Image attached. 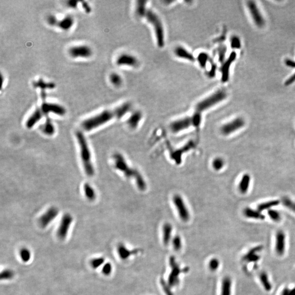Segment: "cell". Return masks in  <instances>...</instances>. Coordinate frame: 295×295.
I'll use <instances>...</instances> for the list:
<instances>
[{"label":"cell","instance_id":"1","mask_svg":"<svg viewBox=\"0 0 295 295\" xmlns=\"http://www.w3.org/2000/svg\"><path fill=\"white\" fill-rule=\"evenodd\" d=\"M114 159L116 168L122 172L126 177L134 179L138 189L140 191H144L146 189V183L142 174L137 169L130 167L121 154H115L114 155Z\"/></svg>","mask_w":295,"mask_h":295},{"label":"cell","instance_id":"2","mask_svg":"<svg viewBox=\"0 0 295 295\" xmlns=\"http://www.w3.org/2000/svg\"><path fill=\"white\" fill-rule=\"evenodd\" d=\"M77 141L79 143L81 151V156L83 164L84 169L86 174L89 177L94 176L95 171L91 161V155L85 138L81 132L76 134Z\"/></svg>","mask_w":295,"mask_h":295},{"label":"cell","instance_id":"3","mask_svg":"<svg viewBox=\"0 0 295 295\" xmlns=\"http://www.w3.org/2000/svg\"><path fill=\"white\" fill-rule=\"evenodd\" d=\"M116 118L115 110H105L93 117L85 120L81 124V127L86 131H91L99 126L106 124Z\"/></svg>","mask_w":295,"mask_h":295},{"label":"cell","instance_id":"4","mask_svg":"<svg viewBox=\"0 0 295 295\" xmlns=\"http://www.w3.org/2000/svg\"><path fill=\"white\" fill-rule=\"evenodd\" d=\"M227 97L228 94L224 89L217 90L215 93L197 103L196 106V112L202 113L203 112L220 103Z\"/></svg>","mask_w":295,"mask_h":295},{"label":"cell","instance_id":"5","mask_svg":"<svg viewBox=\"0 0 295 295\" xmlns=\"http://www.w3.org/2000/svg\"><path fill=\"white\" fill-rule=\"evenodd\" d=\"M146 20L153 27L156 40L158 47H164V32L163 24L158 15L151 10H148L145 14Z\"/></svg>","mask_w":295,"mask_h":295},{"label":"cell","instance_id":"6","mask_svg":"<svg viewBox=\"0 0 295 295\" xmlns=\"http://www.w3.org/2000/svg\"><path fill=\"white\" fill-rule=\"evenodd\" d=\"M169 265L171 267L172 270L168 277V285L170 286H177L179 283V275L180 274V273L187 272L189 270V268L186 267L183 270H181L180 267L176 262V259L173 256L170 257Z\"/></svg>","mask_w":295,"mask_h":295},{"label":"cell","instance_id":"7","mask_svg":"<svg viewBox=\"0 0 295 295\" xmlns=\"http://www.w3.org/2000/svg\"><path fill=\"white\" fill-rule=\"evenodd\" d=\"M246 124L243 118L238 117L221 126L220 131L224 135H229L242 128Z\"/></svg>","mask_w":295,"mask_h":295},{"label":"cell","instance_id":"8","mask_svg":"<svg viewBox=\"0 0 295 295\" xmlns=\"http://www.w3.org/2000/svg\"><path fill=\"white\" fill-rule=\"evenodd\" d=\"M247 7L255 24L257 27H263L265 24V21L256 3L252 1H248Z\"/></svg>","mask_w":295,"mask_h":295},{"label":"cell","instance_id":"9","mask_svg":"<svg viewBox=\"0 0 295 295\" xmlns=\"http://www.w3.org/2000/svg\"><path fill=\"white\" fill-rule=\"evenodd\" d=\"M68 53L73 58H89L93 54V50L86 45L73 46L68 50Z\"/></svg>","mask_w":295,"mask_h":295},{"label":"cell","instance_id":"10","mask_svg":"<svg viewBox=\"0 0 295 295\" xmlns=\"http://www.w3.org/2000/svg\"><path fill=\"white\" fill-rule=\"evenodd\" d=\"M173 202L177 209L179 216L184 221H187L190 219V213L185 205L184 201L179 195H176L173 197Z\"/></svg>","mask_w":295,"mask_h":295},{"label":"cell","instance_id":"11","mask_svg":"<svg viewBox=\"0 0 295 295\" xmlns=\"http://www.w3.org/2000/svg\"><path fill=\"white\" fill-rule=\"evenodd\" d=\"M41 110L44 115L49 114L50 113H54L55 114L63 116L66 113L65 108L63 106L59 104H54L43 102L41 107Z\"/></svg>","mask_w":295,"mask_h":295},{"label":"cell","instance_id":"12","mask_svg":"<svg viewBox=\"0 0 295 295\" xmlns=\"http://www.w3.org/2000/svg\"><path fill=\"white\" fill-rule=\"evenodd\" d=\"M191 126H192L191 117H187L172 122L170 125V129L173 133H178L189 128Z\"/></svg>","mask_w":295,"mask_h":295},{"label":"cell","instance_id":"13","mask_svg":"<svg viewBox=\"0 0 295 295\" xmlns=\"http://www.w3.org/2000/svg\"><path fill=\"white\" fill-rule=\"evenodd\" d=\"M237 54L236 52H232L228 59L224 61L223 65L221 67V81L223 83H226L228 81L230 76V69L231 64L236 59Z\"/></svg>","mask_w":295,"mask_h":295},{"label":"cell","instance_id":"14","mask_svg":"<svg viewBox=\"0 0 295 295\" xmlns=\"http://www.w3.org/2000/svg\"><path fill=\"white\" fill-rule=\"evenodd\" d=\"M72 220L73 219L70 214H65L62 217L58 230V236L59 238L64 239L67 237Z\"/></svg>","mask_w":295,"mask_h":295},{"label":"cell","instance_id":"15","mask_svg":"<svg viewBox=\"0 0 295 295\" xmlns=\"http://www.w3.org/2000/svg\"><path fill=\"white\" fill-rule=\"evenodd\" d=\"M116 63L119 66L136 67L138 65V60L135 57L131 54H122L118 57Z\"/></svg>","mask_w":295,"mask_h":295},{"label":"cell","instance_id":"16","mask_svg":"<svg viewBox=\"0 0 295 295\" xmlns=\"http://www.w3.org/2000/svg\"><path fill=\"white\" fill-rule=\"evenodd\" d=\"M58 213V210L57 208H50L39 219V223L40 225L43 228L46 227L56 218Z\"/></svg>","mask_w":295,"mask_h":295},{"label":"cell","instance_id":"17","mask_svg":"<svg viewBox=\"0 0 295 295\" xmlns=\"http://www.w3.org/2000/svg\"><path fill=\"white\" fill-rule=\"evenodd\" d=\"M285 250V234L282 231H278L276 234L275 251L279 256L284 255Z\"/></svg>","mask_w":295,"mask_h":295},{"label":"cell","instance_id":"18","mask_svg":"<svg viewBox=\"0 0 295 295\" xmlns=\"http://www.w3.org/2000/svg\"><path fill=\"white\" fill-rule=\"evenodd\" d=\"M262 249L263 246H256L252 248L243 257L244 260L249 262H256L258 261L260 259V256L257 253L261 251Z\"/></svg>","mask_w":295,"mask_h":295},{"label":"cell","instance_id":"19","mask_svg":"<svg viewBox=\"0 0 295 295\" xmlns=\"http://www.w3.org/2000/svg\"><path fill=\"white\" fill-rule=\"evenodd\" d=\"M174 54L177 57L180 59H184L191 62L195 60L194 55L188 50L182 46H178L176 47L174 49Z\"/></svg>","mask_w":295,"mask_h":295},{"label":"cell","instance_id":"20","mask_svg":"<svg viewBox=\"0 0 295 295\" xmlns=\"http://www.w3.org/2000/svg\"><path fill=\"white\" fill-rule=\"evenodd\" d=\"M43 115L44 114L42 113L41 108H37L26 122V125L27 128H32L42 118Z\"/></svg>","mask_w":295,"mask_h":295},{"label":"cell","instance_id":"21","mask_svg":"<svg viewBox=\"0 0 295 295\" xmlns=\"http://www.w3.org/2000/svg\"><path fill=\"white\" fill-rule=\"evenodd\" d=\"M118 252L120 257L123 260L127 259L132 254H136L140 252L139 249H135L132 251H130L123 244H119L118 246Z\"/></svg>","mask_w":295,"mask_h":295},{"label":"cell","instance_id":"22","mask_svg":"<svg viewBox=\"0 0 295 295\" xmlns=\"http://www.w3.org/2000/svg\"><path fill=\"white\" fill-rule=\"evenodd\" d=\"M251 177L249 174H244L242 176L238 185L239 191L241 193L245 194L247 192L250 187Z\"/></svg>","mask_w":295,"mask_h":295},{"label":"cell","instance_id":"23","mask_svg":"<svg viewBox=\"0 0 295 295\" xmlns=\"http://www.w3.org/2000/svg\"><path fill=\"white\" fill-rule=\"evenodd\" d=\"M244 216L249 219H257V220H264L265 216L264 214L260 212L259 210H253L250 208H246L243 210Z\"/></svg>","mask_w":295,"mask_h":295},{"label":"cell","instance_id":"24","mask_svg":"<svg viewBox=\"0 0 295 295\" xmlns=\"http://www.w3.org/2000/svg\"><path fill=\"white\" fill-rule=\"evenodd\" d=\"M75 21L71 16H67L59 21L58 26L63 31H68L73 26Z\"/></svg>","mask_w":295,"mask_h":295},{"label":"cell","instance_id":"25","mask_svg":"<svg viewBox=\"0 0 295 295\" xmlns=\"http://www.w3.org/2000/svg\"><path fill=\"white\" fill-rule=\"evenodd\" d=\"M142 118V113L140 111H136L128 118L127 124L131 128H136L140 124Z\"/></svg>","mask_w":295,"mask_h":295},{"label":"cell","instance_id":"26","mask_svg":"<svg viewBox=\"0 0 295 295\" xmlns=\"http://www.w3.org/2000/svg\"><path fill=\"white\" fill-rule=\"evenodd\" d=\"M132 108V105L129 102H125L122 104V105L118 107L115 108V112L117 115V118L120 119L126 115L127 113H128Z\"/></svg>","mask_w":295,"mask_h":295},{"label":"cell","instance_id":"27","mask_svg":"<svg viewBox=\"0 0 295 295\" xmlns=\"http://www.w3.org/2000/svg\"><path fill=\"white\" fill-rule=\"evenodd\" d=\"M232 282L229 277L224 278L222 281L221 295H231Z\"/></svg>","mask_w":295,"mask_h":295},{"label":"cell","instance_id":"28","mask_svg":"<svg viewBox=\"0 0 295 295\" xmlns=\"http://www.w3.org/2000/svg\"><path fill=\"white\" fill-rule=\"evenodd\" d=\"M33 85L35 88H40L42 91H45L46 89H53L55 87V84L54 83L45 82L42 78L39 79L37 81H35Z\"/></svg>","mask_w":295,"mask_h":295},{"label":"cell","instance_id":"29","mask_svg":"<svg viewBox=\"0 0 295 295\" xmlns=\"http://www.w3.org/2000/svg\"><path fill=\"white\" fill-rule=\"evenodd\" d=\"M279 204V201L278 200L269 201L268 202L261 203L257 206V210L260 212H262L265 210H270L272 209V208L275 207Z\"/></svg>","mask_w":295,"mask_h":295},{"label":"cell","instance_id":"30","mask_svg":"<svg viewBox=\"0 0 295 295\" xmlns=\"http://www.w3.org/2000/svg\"><path fill=\"white\" fill-rule=\"evenodd\" d=\"M172 231V227L171 225L169 223L165 224L163 228L164 242L165 244H168L170 241L171 238Z\"/></svg>","mask_w":295,"mask_h":295},{"label":"cell","instance_id":"31","mask_svg":"<svg viewBox=\"0 0 295 295\" xmlns=\"http://www.w3.org/2000/svg\"><path fill=\"white\" fill-rule=\"evenodd\" d=\"M146 1H137L136 7V13L140 16H145L148 9L146 8Z\"/></svg>","mask_w":295,"mask_h":295},{"label":"cell","instance_id":"32","mask_svg":"<svg viewBox=\"0 0 295 295\" xmlns=\"http://www.w3.org/2000/svg\"><path fill=\"white\" fill-rule=\"evenodd\" d=\"M260 279L264 288L267 291H270L272 290V286L269 281L268 275L265 272H262L260 275Z\"/></svg>","mask_w":295,"mask_h":295},{"label":"cell","instance_id":"33","mask_svg":"<svg viewBox=\"0 0 295 295\" xmlns=\"http://www.w3.org/2000/svg\"><path fill=\"white\" fill-rule=\"evenodd\" d=\"M110 82L115 86H120L122 83V78L117 73L113 72L109 76Z\"/></svg>","mask_w":295,"mask_h":295},{"label":"cell","instance_id":"34","mask_svg":"<svg viewBox=\"0 0 295 295\" xmlns=\"http://www.w3.org/2000/svg\"><path fill=\"white\" fill-rule=\"evenodd\" d=\"M282 203L284 207L295 213V202L288 197H284L282 199Z\"/></svg>","mask_w":295,"mask_h":295},{"label":"cell","instance_id":"35","mask_svg":"<svg viewBox=\"0 0 295 295\" xmlns=\"http://www.w3.org/2000/svg\"><path fill=\"white\" fill-rule=\"evenodd\" d=\"M84 189L86 197L90 200H93L95 198V193L92 187L89 184H85L84 186Z\"/></svg>","mask_w":295,"mask_h":295},{"label":"cell","instance_id":"36","mask_svg":"<svg viewBox=\"0 0 295 295\" xmlns=\"http://www.w3.org/2000/svg\"><path fill=\"white\" fill-rule=\"evenodd\" d=\"M197 60L201 67H205V65L209 60V57L208 54H206L205 53L202 52L198 54V57L197 58Z\"/></svg>","mask_w":295,"mask_h":295},{"label":"cell","instance_id":"37","mask_svg":"<svg viewBox=\"0 0 295 295\" xmlns=\"http://www.w3.org/2000/svg\"><path fill=\"white\" fill-rule=\"evenodd\" d=\"M225 165V161L221 158L214 159L212 162V167L216 171H219L223 168Z\"/></svg>","mask_w":295,"mask_h":295},{"label":"cell","instance_id":"38","mask_svg":"<svg viewBox=\"0 0 295 295\" xmlns=\"http://www.w3.org/2000/svg\"><path fill=\"white\" fill-rule=\"evenodd\" d=\"M191 117L192 122V126L195 127H198L200 126L201 122H202L201 113L198 112H195Z\"/></svg>","mask_w":295,"mask_h":295},{"label":"cell","instance_id":"39","mask_svg":"<svg viewBox=\"0 0 295 295\" xmlns=\"http://www.w3.org/2000/svg\"><path fill=\"white\" fill-rule=\"evenodd\" d=\"M231 47L234 49H239L242 47L241 41L238 36H233L230 39Z\"/></svg>","mask_w":295,"mask_h":295},{"label":"cell","instance_id":"40","mask_svg":"<svg viewBox=\"0 0 295 295\" xmlns=\"http://www.w3.org/2000/svg\"><path fill=\"white\" fill-rule=\"evenodd\" d=\"M43 131L44 133L49 135H52L54 133L55 129H54V125L50 121L49 119H48L45 122V124L44 125Z\"/></svg>","mask_w":295,"mask_h":295},{"label":"cell","instance_id":"41","mask_svg":"<svg viewBox=\"0 0 295 295\" xmlns=\"http://www.w3.org/2000/svg\"><path fill=\"white\" fill-rule=\"evenodd\" d=\"M268 215L271 220L275 222H278L281 220V215L277 210L273 209L268 210Z\"/></svg>","mask_w":295,"mask_h":295},{"label":"cell","instance_id":"42","mask_svg":"<svg viewBox=\"0 0 295 295\" xmlns=\"http://www.w3.org/2000/svg\"><path fill=\"white\" fill-rule=\"evenodd\" d=\"M21 259L24 262H28L31 259V252L26 248L21 249L20 251Z\"/></svg>","mask_w":295,"mask_h":295},{"label":"cell","instance_id":"43","mask_svg":"<svg viewBox=\"0 0 295 295\" xmlns=\"http://www.w3.org/2000/svg\"><path fill=\"white\" fill-rule=\"evenodd\" d=\"M104 259L103 257H99V258H95L93 260H91L90 264L93 268L96 269V268H99V266H101L102 265L104 264Z\"/></svg>","mask_w":295,"mask_h":295},{"label":"cell","instance_id":"44","mask_svg":"<svg viewBox=\"0 0 295 295\" xmlns=\"http://www.w3.org/2000/svg\"><path fill=\"white\" fill-rule=\"evenodd\" d=\"M14 272L10 270H3L1 274V279H10L13 277Z\"/></svg>","mask_w":295,"mask_h":295},{"label":"cell","instance_id":"45","mask_svg":"<svg viewBox=\"0 0 295 295\" xmlns=\"http://www.w3.org/2000/svg\"><path fill=\"white\" fill-rule=\"evenodd\" d=\"M173 246L175 250L178 251L182 247V241H181V238L179 236H176L174 237L173 239Z\"/></svg>","mask_w":295,"mask_h":295},{"label":"cell","instance_id":"46","mask_svg":"<svg viewBox=\"0 0 295 295\" xmlns=\"http://www.w3.org/2000/svg\"><path fill=\"white\" fill-rule=\"evenodd\" d=\"M160 283H161V286H162L163 288V289L164 290V293H166V295H173V293L171 291V288H169V285L168 284H167L166 282L164 281V279H161L160 280Z\"/></svg>","mask_w":295,"mask_h":295},{"label":"cell","instance_id":"47","mask_svg":"<svg viewBox=\"0 0 295 295\" xmlns=\"http://www.w3.org/2000/svg\"><path fill=\"white\" fill-rule=\"evenodd\" d=\"M218 52L219 60L220 62H224L225 61V57L226 53V48L224 45L223 46H221L219 48Z\"/></svg>","mask_w":295,"mask_h":295},{"label":"cell","instance_id":"48","mask_svg":"<svg viewBox=\"0 0 295 295\" xmlns=\"http://www.w3.org/2000/svg\"><path fill=\"white\" fill-rule=\"evenodd\" d=\"M219 265H220V262L218 260L214 258L210 261L209 267L211 270L214 271V270H216L219 268Z\"/></svg>","mask_w":295,"mask_h":295},{"label":"cell","instance_id":"49","mask_svg":"<svg viewBox=\"0 0 295 295\" xmlns=\"http://www.w3.org/2000/svg\"><path fill=\"white\" fill-rule=\"evenodd\" d=\"M59 21L57 17L54 15H50L47 18V22L48 24L53 26H58Z\"/></svg>","mask_w":295,"mask_h":295},{"label":"cell","instance_id":"50","mask_svg":"<svg viewBox=\"0 0 295 295\" xmlns=\"http://www.w3.org/2000/svg\"><path fill=\"white\" fill-rule=\"evenodd\" d=\"M112 270V266L111 265L110 263H107L104 265L102 268V272L104 274L108 275L110 274Z\"/></svg>","mask_w":295,"mask_h":295},{"label":"cell","instance_id":"51","mask_svg":"<svg viewBox=\"0 0 295 295\" xmlns=\"http://www.w3.org/2000/svg\"><path fill=\"white\" fill-rule=\"evenodd\" d=\"M285 63L288 67L292 68H295V61L292 59H287L285 61Z\"/></svg>","mask_w":295,"mask_h":295},{"label":"cell","instance_id":"52","mask_svg":"<svg viewBox=\"0 0 295 295\" xmlns=\"http://www.w3.org/2000/svg\"><path fill=\"white\" fill-rule=\"evenodd\" d=\"M81 6H82L83 8L84 9V11H85L86 13H89L91 11V9L90 8V6L85 1L81 2Z\"/></svg>","mask_w":295,"mask_h":295},{"label":"cell","instance_id":"53","mask_svg":"<svg viewBox=\"0 0 295 295\" xmlns=\"http://www.w3.org/2000/svg\"><path fill=\"white\" fill-rule=\"evenodd\" d=\"M78 2L77 1L70 0V1H67V6L68 7L71 8H77V6H78Z\"/></svg>","mask_w":295,"mask_h":295},{"label":"cell","instance_id":"54","mask_svg":"<svg viewBox=\"0 0 295 295\" xmlns=\"http://www.w3.org/2000/svg\"><path fill=\"white\" fill-rule=\"evenodd\" d=\"M289 291L290 290L288 288H285L282 292V295H288Z\"/></svg>","mask_w":295,"mask_h":295},{"label":"cell","instance_id":"55","mask_svg":"<svg viewBox=\"0 0 295 295\" xmlns=\"http://www.w3.org/2000/svg\"><path fill=\"white\" fill-rule=\"evenodd\" d=\"M288 295H295V288L292 290H290Z\"/></svg>","mask_w":295,"mask_h":295}]
</instances>
